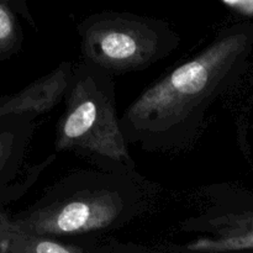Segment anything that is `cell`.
Here are the masks:
<instances>
[{
  "label": "cell",
  "instance_id": "cell-2",
  "mask_svg": "<svg viewBox=\"0 0 253 253\" xmlns=\"http://www.w3.org/2000/svg\"><path fill=\"white\" fill-rule=\"evenodd\" d=\"M54 146L133 169L110 74L84 61L74 67Z\"/></svg>",
  "mask_w": 253,
  "mask_h": 253
},
{
  "label": "cell",
  "instance_id": "cell-8",
  "mask_svg": "<svg viewBox=\"0 0 253 253\" xmlns=\"http://www.w3.org/2000/svg\"><path fill=\"white\" fill-rule=\"evenodd\" d=\"M20 27L12 10L0 1V56L10 54L20 46Z\"/></svg>",
  "mask_w": 253,
  "mask_h": 253
},
{
  "label": "cell",
  "instance_id": "cell-11",
  "mask_svg": "<svg viewBox=\"0 0 253 253\" xmlns=\"http://www.w3.org/2000/svg\"><path fill=\"white\" fill-rule=\"evenodd\" d=\"M19 231L15 220L7 216L0 208V245L10 239L14 234Z\"/></svg>",
  "mask_w": 253,
  "mask_h": 253
},
{
  "label": "cell",
  "instance_id": "cell-9",
  "mask_svg": "<svg viewBox=\"0 0 253 253\" xmlns=\"http://www.w3.org/2000/svg\"><path fill=\"white\" fill-rule=\"evenodd\" d=\"M15 137L9 131L0 130V172L14 152Z\"/></svg>",
  "mask_w": 253,
  "mask_h": 253
},
{
  "label": "cell",
  "instance_id": "cell-10",
  "mask_svg": "<svg viewBox=\"0 0 253 253\" xmlns=\"http://www.w3.org/2000/svg\"><path fill=\"white\" fill-rule=\"evenodd\" d=\"M230 11L244 17H253V0H222Z\"/></svg>",
  "mask_w": 253,
  "mask_h": 253
},
{
  "label": "cell",
  "instance_id": "cell-4",
  "mask_svg": "<svg viewBox=\"0 0 253 253\" xmlns=\"http://www.w3.org/2000/svg\"><path fill=\"white\" fill-rule=\"evenodd\" d=\"M52 194L14 219L19 231L51 239L77 236L118 226L138 211L136 193L101 175L91 187H61Z\"/></svg>",
  "mask_w": 253,
  "mask_h": 253
},
{
  "label": "cell",
  "instance_id": "cell-6",
  "mask_svg": "<svg viewBox=\"0 0 253 253\" xmlns=\"http://www.w3.org/2000/svg\"><path fill=\"white\" fill-rule=\"evenodd\" d=\"M200 220L204 221V227L199 230L207 235L188 244L189 251L226 253L253 250V209L225 212L211 210Z\"/></svg>",
  "mask_w": 253,
  "mask_h": 253
},
{
  "label": "cell",
  "instance_id": "cell-7",
  "mask_svg": "<svg viewBox=\"0 0 253 253\" xmlns=\"http://www.w3.org/2000/svg\"><path fill=\"white\" fill-rule=\"evenodd\" d=\"M0 253H83L78 247L64 245L51 237L17 231L0 245Z\"/></svg>",
  "mask_w": 253,
  "mask_h": 253
},
{
  "label": "cell",
  "instance_id": "cell-3",
  "mask_svg": "<svg viewBox=\"0 0 253 253\" xmlns=\"http://www.w3.org/2000/svg\"><path fill=\"white\" fill-rule=\"evenodd\" d=\"M77 31L84 62L110 76L148 68L179 44V36L168 22L130 12L90 15Z\"/></svg>",
  "mask_w": 253,
  "mask_h": 253
},
{
  "label": "cell",
  "instance_id": "cell-1",
  "mask_svg": "<svg viewBox=\"0 0 253 253\" xmlns=\"http://www.w3.org/2000/svg\"><path fill=\"white\" fill-rule=\"evenodd\" d=\"M252 32L235 26L146 88L120 119L126 141L170 150L197 137L208 109L227 88L251 48Z\"/></svg>",
  "mask_w": 253,
  "mask_h": 253
},
{
  "label": "cell",
  "instance_id": "cell-5",
  "mask_svg": "<svg viewBox=\"0 0 253 253\" xmlns=\"http://www.w3.org/2000/svg\"><path fill=\"white\" fill-rule=\"evenodd\" d=\"M74 66L64 61L58 67L36 79L17 93L0 100V119L31 114L40 115L53 110L66 99L73 77Z\"/></svg>",
  "mask_w": 253,
  "mask_h": 253
}]
</instances>
